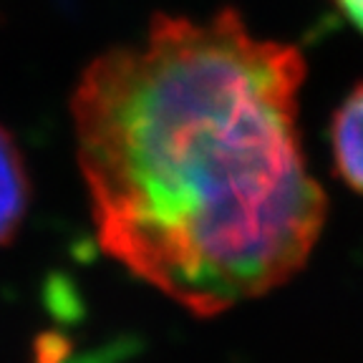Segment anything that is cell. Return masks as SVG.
Masks as SVG:
<instances>
[{"label":"cell","instance_id":"6da1fadb","mask_svg":"<svg viewBox=\"0 0 363 363\" xmlns=\"http://www.w3.org/2000/svg\"><path fill=\"white\" fill-rule=\"evenodd\" d=\"M306 61L233 11L157 16L71 96L99 245L199 318L288 283L325 222L298 134Z\"/></svg>","mask_w":363,"mask_h":363},{"label":"cell","instance_id":"7a4b0ae2","mask_svg":"<svg viewBox=\"0 0 363 363\" xmlns=\"http://www.w3.org/2000/svg\"><path fill=\"white\" fill-rule=\"evenodd\" d=\"M330 147L338 177L363 194V84H358L335 111Z\"/></svg>","mask_w":363,"mask_h":363},{"label":"cell","instance_id":"3957f363","mask_svg":"<svg viewBox=\"0 0 363 363\" xmlns=\"http://www.w3.org/2000/svg\"><path fill=\"white\" fill-rule=\"evenodd\" d=\"M30 199L26 162L16 139L0 126V245L16 238Z\"/></svg>","mask_w":363,"mask_h":363},{"label":"cell","instance_id":"277c9868","mask_svg":"<svg viewBox=\"0 0 363 363\" xmlns=\"http://www.w3.org/2000/svg\"><path fill=\"white\" fill-rule=\"evenodd\" d=\"M333 3L358 30H363V0H333Z\"/></svg>","mask_w":363,"mask_h":363}]
</instances>
